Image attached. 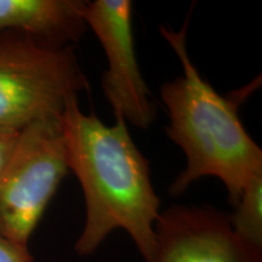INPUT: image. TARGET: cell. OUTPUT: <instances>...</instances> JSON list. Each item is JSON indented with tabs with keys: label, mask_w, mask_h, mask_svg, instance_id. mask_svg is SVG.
Wrapping results in <instances>:
<instances>
[{
	"label": "cell",
	"mask_w": 262,
	"mask_h": 262,
	"mask_svg": "<svg viewBox=\"0 0 262 262\" xmlns=\"http://www.w3.org/2000/svg\"><path fill=\"white\" fill-rule=\"evenodd\" d=\"M61 127L68 169L79 180L86 208L75 253L89 256L111 232L124 229L147 262L155 248L160 199L148 160L131 139L126 122L116 118L108 126L95 113L81 112L78 96H71Z\"/></svg>",
	"instance_id": "cell-1"
},
{
	"label": "cell",
	"mask_w": 262,
	"mask_h": 262,
	"mask_svg": "<svg viewBox=\"0 0 262 262\" xmlns=\"http://www.w3.org/2000/svg\"><path fill=\"white\" fill-rule=\"evenodd\" d=\"M189 17L191 14L178 32L166 26L159 27L183 71L160 88L169 117L166 135L181 147L187 160L169 193L180 195L196 180L215 176L224 182L229 204L234 206L247 182L262 171V149L238 116L239 106L261 85V77L238 91L219 94L203 79L189 57L186 45Z\"/></svg>",
	"instance_id": "cell-2"
},
{
	"label": "cell",
	"mask_w": 262,
	"mask_h": 262,
	"mask_svg": "<svg viewBox=\"0 0 262 262\" xmlns=\"http://www.w3.org/2000/svg\"><path fill=\"white\" fill-rule=\"evenodd\" d=\"M88 90L73 47L49 48L18 32L0 34V129L61 119L68 98Z\"/></svg>",
	"instance_id": "cell-3"
},
{
	"label": "cell",
	"mask_w": 262,
	"mask_h": 262,
	"mask_svg": "<svg viewBox=\"0 0 262 262\" xmlns=\"http://www.w3.org/2000/svg\"><path fill=\"white\" fill-rule=\"evenodd\" d=\"M68 170L61 119L25 127L0 171V235L28 245Z\"/></svg>",
	"instance_id": "cell-4"
},
{
	"label": "cell",
	"mask_w": 262,
	"mask_h": 262,
	"mask_svg": "<svg viewBox=\"0 0 262 262\" xmlns=\"http://www.w3.org/2000/svg\"><path fill=\"white\" fill-rule=\"evenodd\" d=\"M133 9L130 0L86 2L84 18L106 52L108 68L101 85L114 118L148 129L157 106L136 60Z\"/></svg>",
	"instance_id": "cell-5"
},
{
	"label": "cell",
	"mask_w": 262,
	"mask_h": 262,
	"mask_svg": "<svg viewBox=\"0 0 262 262\" xmlns=\"http://www.w3.org/2000/svg\"><path fill=\"white\" fill-rule=\"evenodd\" d=\"M147 262H262V249L239 238L225 212L172 205L160 212Z\"/></svg>",
	"instance_id": "cell-6"
},
{
	"label": "cell",
	"mask_w": 262,
	"mask_h": 262,
	"mask_svg": "<svg viewBox=\"0 0 262 262\" xmlns=\"http://www.w3.org/2000/svg\"><path fill=\"white\" fill-rule=\"evenodd\" d=\"M81 0H0V34L18 32L49 48L73 47L86 31Z\"/></svg>",
	"instance_id": "cell-7"
},
{
	"label": "cell",
	"mask_w": 262,
	"mask_h": 262,
	"mask_svg": "<svg viewBox=\"0 0 262 262\" xmlns=\"http://www.w3.org/2000/svg\"><path fill=\"white\" fill-rule=\"evenodd\" d=\"M233 208L228 217L235 234L262 249V171L247 182Z\"/></svg>",
	"instance_id": "cell-8"
},
{
	"label": "cell",
	"mask_w": 262,
	"mask_h": 262,
	"mask_svg": "<svg viewBox=\"0 0 262 262\" xmlns=\"http://www.w3.org/2000/svg\"><path fill=\"white\" fill-rule=\"evenodd\" d=\"M0 262H34L28 245H22L0 235Z\"/></svg>",
	"instance_id": "cell-9"
},
{
	"label": "cell",
	"mask_w": 262,
	"mask_h": 262,
	"mask_svg": "<svg viewBox=\"0 0 262 262\" xmlns=\"http://www.w3.org/2000/svg\"><path fill=\"white\" fill-rule=\"evenodd\" d=\"M21 131L0 129V171L8 162Z\"/></svg>",
	"instance_id": "cell-10"
}]
</instances>
